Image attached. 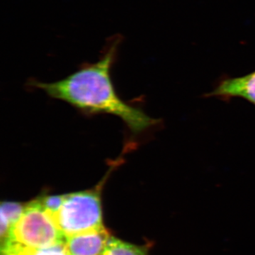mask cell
<instances>
[{
    "label": "cell",
    "mask_w": 255,
    "mask_h": 255,
    "mask_svg": "<svg viewBox=\"0 0 255 255\" xmlns=\"http://www.w3.org/2000/svg\"><path fill=\"white\" fill-rule=\"evenodd\" d=\"M102 255H148L147 248L135 246L111 236Z\"/></svg>",
    "instance_id": "cell-8"
},
{
    "label": "cell",
    "mask_w": 255,
    "mask_h": 255,
    "mask_svg": "<svg viewBox=\"0 0 255 255\" xmlns=\"http://www.w3.org/2000/svg\"><path fill=\"white\" fill-rule=\"evenodd\" d=\"M38 199L41 201L42 205L46 209L48 213L54 217L57 213L59 211L63 205L65 194L53 195V194H43L40 196Z\"/></svg>",
    "instance_id": "cell-9"
},
{
    "label": "cell",
    "mask_w": 255,
    "mask_h": 255,
    "mask_svg": "<svg viewBox=\"0 0 255 255\" xmlns=\"http://www.w3.org/2000/svg\"><path fill=\"white\" fill-rule=\"evenodd\" d=\"M110 238L103 226L67 237L65 247L69 255H102Z\"/></svg>",
    "instance_id": "cell-4"
},
{
    "label": "cell",
    "mask_w": 255,
    "mask_h": 255,
    "mask_svg": "<svg viewBox=\"0 0 255 255\" xmlns=\"http://www.w3.org/2000/svg\"><path fill=\"white\" fill-rule=\"evenodd\" d=\"M26 204L14 202V201H3L0 208V236L1 242L4 241L9 236L10 231L18 222L26 209Z\"/></svg>",
    "instance_id": "cell-7"
},
{
    "label": "cell",
    "mask_w": 255,
    "mask_h": 255,
    "mask_svg": "<svg viewBox=\"0 0 255 255\" xmlns=\"http://www.w3.org/2000/svg\"><path fill=\"white\" fill-rule=\"evenodd\" d=\"M6 240L31 248H46L63 244L66 238L58 228L54 217L36 198L26 204L22 216L11 228Z\"/></svg>",
    "instance_id": "cell-3"
},
{
    "label": "cell",
    "mask_w": 255,
    "mask_h": 255,
    "mask_svg": "<svg viewBox=\"0 0 255 255\" xmlns=\"http://www.w3.org/2000/svg\"><path fill=\"white\" fill-rule=\"evenodd\" d=\"M206 96L226 100L239 97L255 105V71L244 76L225 79Z\"/></svg>",
    "instance_id": "cell-5"
},
{
    "label": "cell",
    "mask_w": 255,
    "mask_h": 255,
    "mask_svg": "<svg viewBox=\"0 0 255 255\" xmlns=\"http://www.w3.org/2000/svg\"><path fill=\"white\" fill-rule=\"evenodd\" d=\"M1 255H69L65 243L50 248H35L6 240L1 243Z\"/></svg>",
    "instance_id": "cell-6"
},
{
    "label": "cell",
    "mask_w": 255,
    "mask_h": 255,
    "mask_svg": "<svg viewBox=\"0 0 255 255\" xmlns=\"http://www.w3.org/2000/svg\"><path fill=\"white\" fill-rule=\"evenodd\" d=\"M117 164H113L95 187L65 194L55 220L65 238L103 227L102 190Z\"/></svg>",
    "instance_id": "cell-2"
},
{
    "label": "cell",
    "mask_w": 255,
    "mask_h": 255,
    "mask_svg": "<svg viewBox=\"0 0 255 255\" xmlns=\"http://www.w3.org/2000/svg\"><path fill=\"white\" fill-rule=\"evenodd\" d=\"M122 43L119 36L109 40L98 61L85 64L66 78L53 82H31L32 86L52 98L67 102L88 114H110L122 119L133 134H141L159 124L137 107L128 105L117 95L111 70Z\"/></svg>",
    "instance_id": "cell-1"
}]
</instances>
